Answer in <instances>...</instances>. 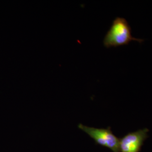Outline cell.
Wrapping results in <instances>:
<instances>
[{"label": "cell", "mask_w": 152, "mask_h": 152, "mask_svg": "<svg viewBox=\"0 0 152 152\" xmlns=\"http://www.w3.org/2000/svg\"><path fill=\"white\" fill-rule=\"evenodd\" d=\"M132 41L141 44L144 39L134 37L131 34V28L126 19L117 17L104 37L103 44L107 48H117L128 45Z\"/></svg>", "instance_id": "6da1fadb"}, {"label": "cell", "mask_w": 152, "mask_h": 152, "mask_svg": "<svg viewBox=\"0 0 152 152\" xmlns=\"http://www.w3.org/2000/svg\"><path fill=\"white\" fill-rule=\"evenodd\" d=\"M149 129L145 128L129 132L120 140V152H140L149 137Z\"/></svg>", "instance_id": "3957f363"}, {"label": "cell", "mask_w": 152, "mask_h": 152, "mask_svg": "<svg viewBox=\"0 0 152 152\" xmlns=\"http://www.w3.org/2000/svg\"><path fill=\"white\" fill-rule=\"evenodd\" d=\"M78 128L87 134L96 144L105 147L113 152H120V139L113 133L111 128L98 129L80 124Z\"/></svg>", "instance_id": "7a4b0ae2"}]
</instances>
